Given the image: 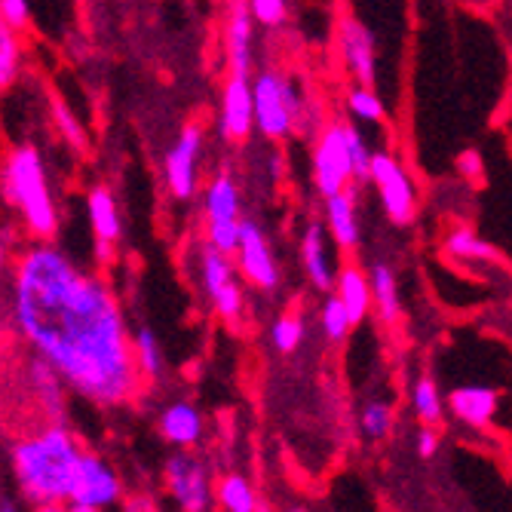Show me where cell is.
<instances>
[{
    "label": "cell",
    "mask_w": 512,
    "mask_h": 512,
    "mask_svg": "<svg viewBox=\"0 0 512 512\" xmlns=\"http://www.w3.org/2000/svg\"><path fill=\"white\" fill-rule=\"evenodd\" d=\"M322 221L329 227V234L341 252H356L359 249V206H356V184H350L347 191L325 197Z\"/></svg>",
    "instance_id": "obj_18"
},
{
    "label": "cell",
    "mask_w": 512,
    "mask_h": 512,
    "mask_svg": "<svg viewBox=\"0 0 512 512\" xmlns=\"http://www.w3.org/2000/svg\"><path fill=\"white\" fill-rule=\"evenodd\" d=\"M457 172L463 178H470V181H485V157L476 151V148H467V151H460V157L454 160Z\"/></svg>",
    "instance_id": "obj_36"
},
{
    "label": "cell",
    "mask_w": 512,
    "mask_h": 512,
    "mask_svg": "<svg viewBox=\"0 0 512 512\" xmlns=\"http://www.w3.org/2000/svg\"><path fill=\"white\" fill-rule=\"evenodd\" d=\"M335 292H338V298L347 304V310H350V316H353L356 325L368 316V310H375V298H371V279H368V273H362V267H356V264L341 267V276H338Z\"/></svg>",
    "instance_id": "obj_23"
},
{
    "label": "cell",
    "mask_w": 512,
    "mask_h": 512,
    "mask_svg": "<svg viewBox=\"0 0 512 512\" xmlns=\"http://www.w3.org/2000/svg\"><path fill=\"white\" fill-rule=\"evenodd\" d=\"M19 37L16 28L4 25L0 28V86L10 89L16 80V68H19Z\"/></svg>",
    "instance_id": "obj_32"
},
{
    "label": "cell",
    "mask_w": 512,
    "mask_h": 512,
    "mask_svg": "<svg viewBox=\"0 0 512 512\" xmlns=\"http://www.w3.org/2000/svg\"><path fill=\"white\" fill-rule=\"evenodd\" d=\"M255 16L249 10V0H234L227 13V25H224V43H227V65L230 74L237 77H252V65H255Z\"/></svg>",
    "instance_id": "obj_17"
},
{
    "label": "cell",
    "mask_w": 512,
    "mask_h": 512,
    "mask_svg": "<svg viewBox=\"0 0 512 512\" xmlns=\"http://www.w3.org/2000/svg\"><path fill=\"white\" fill-rule=\"evenodd\" d=\"M0 16H4V25L19 31L31 19V4L28 0H0Z\"/></svg>",
    "instance_id": "obj_37"
},
{
    "label": "cell",
    "mask_w": 512,
    "mask_h": 512,
    "mask_svg": "<svg viewBox=\"0 0 512 512\" xmlns=\"http://www.w3.org/2000/svg\"><path fill=\"white\" fill-rule=\"evenodd\" d=\"M258 512H273V509H270L267 503H258Z\"/></svg>",
    "instance_id": "obj_42"
},
{
    "label": "cell",
    "mask_w": 512,
    "mask_h": 512,
    "mask_svg": "<svg viewBox=\"0 0 512 512\" xmlns=\"http://www.w3.org/2000/svg\"><path fill=\"white\" fill-rule=\"evenodd\" d=\"M117 500H123V482H120L117 470L111 467L108 460H102L99 454L83 451V460H80V470H77L68 503L105 509V506H114Z\"/></svg>",
    "instance_id": "obj_12"
},
{
    "label": "cell",
    "mask_w": 512,
    "mask_h": 512,
    "mask_svg": "<svg viewBox=\"0 0 512 512\" xmlns=\"http://www.w3.org/2000/svg\"><path fill=\"white\" fill-rule=\"evenodd\" d=\"M368 279H371V298H375V313L381 322L393 325L402 316V298H399V279L396 270L387 261H378L368 267Z\"/></svg>",
    "instance_id": "obj_22"
},
{
    "label": "cell",
    "mask_w": 512,
    "mask_h": 512,
    "mask_svg": "<svg viewBox=\"0 0 512 512\" xmlns=\"http://www.w3.org/2000/svg\"><path fill=\"white\" fill-rule=\"evenodd\" d=\"M255 89V126L267 142H283L298 126V117L304 111V96L292 74H283L276 68H264L258 77H252Z\"/></svg>",
    "instance_id": "obj_4"
},
{
    "label": "cell",
    "mask_w": 512,
    "mask_h": 512,
    "mask_svg": "<svg viewBox=\"0 0 512 512\" xmlns=\"http://www.w3.org/2000/svg\"><path fill=\"white\" fill-rule=\"evenodd\" d=\"M132 350H135V365L142 371L145 381H154L163 375V347L148 325L132 332Z\"/></svg>",
    "instance_id": "obj_25"
},
{
    "label": "cell",
    "mask_w": 512,
    "mask_h": 512,
    "mask_svg": "<svg viewBox=\"0 0 512 512\" xmlns=\"http://www.w3.org/2000/svg\"><path fill=\"white\" fill-rule=\"evenodd\" d=\"M53 120H56V126H59V132H62L65 142H68L77 154H83V151H86V132H83V126L77 123L74 111H71L59 96H53Z\"/></svg>",
    "instance_id": "obj_33"
},
{
    "label": "cell",
    "mask_w": 512,
    "mask_h": 512,
    "mask_svg": "<svg viewBox=\"0 0 512 512\" xmlns=\"http://www.w3.org/2000/svg\"><path fill=\"white\" fill-rule=\"evenodd\" d=\"M350 184H356V172L347 145V129L344 123H325L313 145V188L325 200L347 191Z\"/></svg>",
    "instance_id": "obj_7"
},
{
    "label": "cell",
    "mask_w": 512,
    "mask_h": 512,
    "mask_svg": "<svg viewBox=\"0 0 512 512\" xmlns=\"http://www.w3.org/2000/svg\"><path fill=\"white\" fill-rule=\"evenodd\" d=\"M332 234L325 221H310L301 234V264H304V273L310 279V286L322 295H332L335 286H338V264H335V255H332Z\"/></svg>",
    "instance_id": "obj_14"
},
{
    "label": "cell",
    "mask_w": 512,
    "mask_h": 512,
    "mask_svg": "<svg viewBox=\"0 0 512 512\" xmlns=\"http://www.w3.org/2000/svg\"><path fill=\"white\" fill-rule=\"evenodd\" d=\"M34 512H71V503L65 506V500H53V503H40L34 506Z\"/></svg>",
    "instance_id": "obj_40"
},
{
    "label": "cell",
    "mask_w": 512,
    "mask_h": 512,
    "mask_svg": "<svg viewBox=\"0 0 512 512\" xmlns=\"http://www.w3.org/2000/svg\"><path fill=\"white\" fill-rule=\"evenodd\" d=\"M338 50H341L347 71L356 77V83L375 86V80H378V46H375V34H371L359 19H353V16L341 19Z\"/></svg>",
    "instance_id": "obj_15"
},
{
    "label": "cell",
    "mask_w": 512,
    "mask_h": 512,
    "mask_svg": "<svg viewBox=\"0 0 512 512\" xmlns=\"http://www.w3.org/2000/svg\"><path fill=\"white\" fill-rule=\"evenodd\" d=\"M13 325L92 405L117 408L142 393L145 378L117 292L56 243H34L16 258Z\"/></svg>",
    "instance_id": "obj_1"
},
{
    "label": "cell",
    "mask_w": 512,
    "mask_h": 512,
    "mask_svg": "<svg viewBox=\"0 0 512 512\" xmlns=\"http://www.w3.org/2000/svg\"><path fill=\"white\" fill-rule=\"evenodd\" d=\"M347 111L359 123H384L387 120V108H384L381 96L375 92V86H365V83H356L347 89Z\"/></svg>",
    "instance_id": "obj_27"
},
{
    "label": "cell",
    "mask_w": 512,
    "mask_h": 512,
    "mask_svg": "<svg viewBox=\"0 0 512 512\" xmlns=\"http://www.w3.org/2000/svg\"><path fill=\"white\" fill-rule=\"evenodd\" d=\"M445 249H448V255H454L460 261H494L497 258L494 246L485 243L470 227H454L445 237Z\"/></svg>",
    "instance_id": "obj_26"
},
{
    "label": "cell",
    "mask_w": 512,
    "mask_h": 512,
    "mask_svg": "<svg viewBox=\"0 0 512 512\" xmlns=\"http://www.w3.org/2000/svg\"><path fill=\"white\" fill-rule=\"evenodd\" d=\"M25 381H28L31 396L40 402L43 414L50 417V421H62L65 417V378L59 375V371L43 356L34 353L25 362Z\"/></svg>",
    "instance_id": "obj_19"
},
{
    "label": "cell",
    "mask_w": 512,
    "mask_h": 512,
    "mask_svg": "<svg viewBox=\"0 0 512 512\" xmlns=\"http://www.w3.org/2000/svg\"><path fill=\"white\" fill-rule=\"evenodd\" d=\"M448 408L460 424L467 427H488L497 414V390L482 384H467L448 393Z\"/></svg>",
    "instance_id": "obj_20"
},
{
    "label": "cell",
    "mask_w": 512,
    "mask_h": 512,
    "mask_svg": "<svg viewBox=\"0 0 512 512\" xmlns=\"http://www.w3.org/2000/svg\"><path fill=\"white\" fill-rule=\"evenodd\" d=\"M359 430L368 436V439H387L390 430H393V408L381 399L375 402H365L362 411H359Z\"/></svg>",
    "instance_id": "obj_30"
},
{
    "label": "cell",
    "mask_w": 512,
    "mask_h": 512,
    "mask_svg": "<svg viewBox=\"0 0 512 512\" xmlns=\"http://www.w3.org/2000/svg\"><path fill=\"white\" fill-rule=\"evenodd\" d=\"M123 512H160V506H157V500L151 494L135 491V494L123 497Z\"/></svg>",
    "instance_id": "obj_38"
},
{
    "label": "cell",
    "mask_w": 512,
    "mask_h": 512,
    "mask_svg": "<svg viewBox=\"0 0 512 512\" xmlns=\"http://www.w3.org/2000/svg\"><path fill=\"white\" fill-rule=\"evenodd\" d=\"M319 322H322V332H325V338H329L332 344H341L347 335H350V329H353V316H350V310H347V304L338 298V292L335 295H329L322 301V310H319Z\"/></svg>",
    "instance_id": "obj_28"
},
{
    "label": "cell",
    "mask_w": 512,
    "mask_h": 512,
    "mask_svg": "<svg viewBox=\"0 0 512 512\" xmlns=\"http://www.w3.org/2000/svg\"><path fill=\"white\" fill-rule=\"evenodd\" d=\"M255 126V89L252 77L230 74L221 89V114H218V135L230 145H240L252 135Z\"/></svg>",
    "instance_id": "obj_13"
},
{
    "label": "cell",
    "mask_w": 512,
    "mask_h": 512,
    "mask_svg": "<svg viewBox=\"0 0 512 512\" xmlns=\"http://www.w3.org/2000/svg\"><path fill=\"white\" fill-rule=\"evenodd\" d=\"M237 267L240 276L246 279L249 286L261 289V292H276L279 283H283V273H279L276 255L267 243L264 227L252 218H243L240 227V246H237Z\"/></svg>",
    "instance_id": "obj_11"
},
{
    "label": "cell",
    "mask_w": 512,
    "mask_h": 512,
    "mask_svg": "<svg viewBox=\"0 0 512 512\" xmlns=\"http://www.w3.org/2000/svg\"><path fill=\"white\" fill-rule=\"evenodd\" d=\"M249 10L258 25L264 28H283L289 19V4L286 0H249Z\"/></svg>",
    "instance_id": "obj_35"
},
{
    "label": "cell",
    "mask_w": 512,
    "mask_h": 512,
    "mask_svg": "<svg viewBox=\"0 0 512 512\" xmlns=\"http://www.w3.org/2000/svg\"><path fill=\"white\" fill-rule=\"evenodd\" d=\"M203 145H206V132L203 126L191 123L184 126L181 135L172 142V148L163 157V178L166 188L175 200L188 203L197 197L200 188V157H203Z\"/></svg>",
    "instance_id": "obj_9"
},
{
    "label": "cell",
    "mask_w": 512,
    "mask_h": 512,
    "mask_svg": "<svg viewBox=\"0 0 512 512\" xmlns=\"http://www.w3.org/2000/svg\"><path fill=\"white\" fill-rule=\"evenodd\" d=\"M71 512H102V509H96V506H74L71 503Z\"/></svg>",
    "instance_id": "obj_41"
},
{
    "label": "cell",
    "mask_w": 512,
    "mask_h": 512,
    "mask_svg": "<svg viewBox=\"0 0 512 512\" xmlns=\"http://www.w3.org/2000/svg\"><path fill=\"white\" fill-rule=\"evenodd\" d=\"M286 512H307L304 506H292V509H286Z\"/></svg>",
    "instance_id": "obj_44"
},
{
    "label": "cell",
    "mask_w": 512,
    "mask_h": 512,
    "mask_svg": "<svg viewBox=\"0 0 512 512\" xmlns=\"http://www.w3.org/2000/svg\"><path fill=\"white\" fill-rule=\"evenodd\" d=\"M160 436L175 448H194L203 439V414L191 402H172L160 411Z\"/></svg>",
    "instance_id": "obj_21"
},
{
    "label": "cell",
    "mask_w": 512,
    "mask_h": 512,
    "mask_svg": "<svg viewBox=\"0 0 512 512\" xmlns=\"http://www.w3.org/2000/svg\"><path fill=\"white\" fill-rule=\"evenodd\" d=\"M0 512H16V509H13V503H4V509H0Z\"/></svg>",
    "instance_id": "obj_43"
},
{
    "label": "cell",
    "mask_w": 512,
    "mask_h": 512,
    "mask_svg": "<svg viewBox=\"0 0 512 512\" xmlns=\"http://www.w3.org/2000/svg\"><path fill=\"white\" fill-rule=\"evenodd\" d=\"M237 261L234 255H224L215 246H200L197 249V276H200V286L212 304V310L224 319V322H234L243 316L246 307V295L243 286L237 283Z\"/></svg>",
    "instance_id": "obj_6"
},
{
    "label": "cell",
    "mask_w": 512,
    "mask_h": 512,
    "mask_svg": "<svg viewBox=\"0 0 512 512\" xmlns=\"http://www.w3.org/2000/svg\"><path fill=\"white\" fill-rule=\"evenodd\" d=\"M218 503L224 512H258V494L252 482L240 473H230L218 482Z\"/></svg>",
    "instance_id": "obj_24"
},
{
    "label": "cell",
    "mask_w": 512,
    "mask_h": 512,
    "mask_svg": "<svg viewBox=\"0 0 512 512\" xmlns=\"http://www.w3.org/2000/svg\"><path fill=\"white\" fill-rule=\"evenodd\" d=\"M86 215H89L92 237H96V255H99V261L108 264L114 258V246L123 237V218H120L114 194L105 188V184L89 188V194H86Z\"/></svg>",
    "instance_id": "obj_16"
},
{
    "label": "cell",
    "mask_w": 512,
    "mask_h": 512,
    "mask_svg": "<svg viewBox=\"0 0 512 512\" xmlns=\"http://www.w3.org/2000/svg\"><path fill=\"white\" fill-rule=\"evenodd\" d=\"M163 488L181 512H209L212 485L203 463L191 451H178L163 467Z\"/></svg>",
    "instance_id": "obj_10"
},
{
    "label": "cell",
    "mask_w": 512,
    "mask_h": 512,
    "mask_svg": "<svg viewBox=\"0 0 512 512\" xmlns=\"http://www.w3.org/2000/svg\"><path fill=\"white\" fill-rule=\"evenodd\" d=\"M4 194L7 203L22 215L25 230L34 243H53L59 234V203L46 172V160L37 145L25 142L7 154L4 163Z\"/></svg>",
    "instance_id": "obj_3"
},
{
    "label": "cell",
    "mask_w": 512,
    "mask_h": 512,
    "mask_svg": "<svg viewBox=\"0 0 512 512\" xmlns=\"http://www.w3.org/2000/svg\"><path fill=\"white\" fill-rule=\"evenodd\" d=\"M10 460H13L16 485L31 506L53 503V500L68 503L83 460V448L56 421L37 433L16 439Z\"/></svg>",
    "instance_id": "obj_2"
},
{
    "label": "cell",
    "mask_w": 512,
    "mask_h": 512,
    "mask_svg": "<svg viewBox=\"0 0 512 512\" xmlns=\"http://www.w3.org/2000/svg\"><path fill=\"white\" fill-rule=\"evenodd\" d=\"M411 405H414V414L421 417L424 424L439 421L442 417V393H439L433 378H417V384L411 387Z\"/></svg>",
    "instance_id": "obj_29"
},
{
    "label": "cell",
    "mask_w": 512,
    "mask_h": 512,
    "mask_svg": "<svg viewBox=\"0 0 512 512\" xmlns=\"http://www.w3.org/2000/svg\"><path fill=\"white\" fill-rule=\"evenodd\" d=\"M240 188L230 172H218L203 191V234L206 243L224 255H237L240 246Z\"/></svg>",
    "instance_id": "obj_5"
},
{
    "label": "cell",
    "mask_w": 512,
    "mask_h": 512,
    "mask_svg": "<svg viewBox=\"0 0 512 512\" xmlns=\"http://www.w3.org/2000/svg\"><path fill=\"white\" fill-rule=\"evenodd\" d=\"M344 129H347V145H350V157H353L356 184L371 181V157H375V151L368 148V142H365V135L359 132V126L344 123Z\"/></svg>",
    "instance_id": "obj_34"
},
{
    "label": "cell",
    "mask_w": 512,
    "mask_h": 512,
    "mask_svg": "<svg viewBox=\"0 0 512 512\" xmlns=\"http://www.w3.org/2000/svg\"><path fill=\"white\" fill-rule=\"evenodd\" d=\"M436 448H439V436H436V430H421V436H417V454L421 457H433L436 454Z\"/></svg>",
    "instance_id": "obj_39"
},
{
    "label": "cell",
    "mask_w": 512,
    "mask_h": 512,
    "mask_svg": "<svg viewBox=\"0 0 512 512\" xmlns=\"http://www.w3.org/2000/svg\"><path fill=\"white\" fill-rule=\"evenodd\" d=\"M270 341H273V347L283 353V356L295 353L301 347V341H304V322L298 316H292V313H283V316L273 322Z\"/></svg>",
    "instance_id": "obj_31"
},
{
    "label": "cell",
    "mask_w": 512,
    "mask_h": 512,
    "mask_svg": "<svg viewBox=\"0 0 512 512\" xmlns=\"http://www.w3.org/2000/svg\"><path fill=\"white\" fill-rule=\"evenodd\" d=\"M371 184H375L381 209L393 227H411L417 221V191L399 157H393L390 151H375Z\"/></svg>",
    "instance_id": "obj_8"
}]
</instances>
